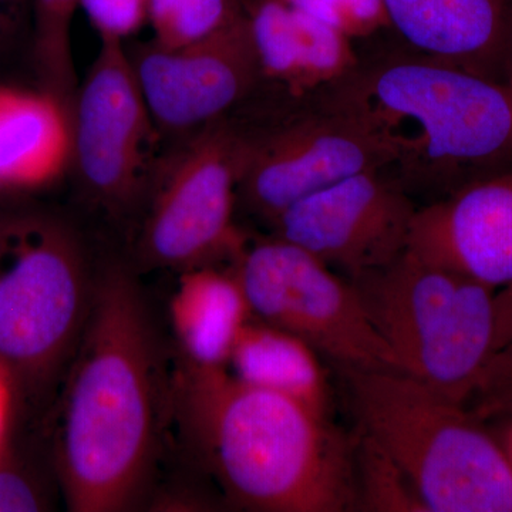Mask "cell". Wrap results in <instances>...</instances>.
I'll return each mask as SVG.
<instances>
[{
    "label": "cell",
    "mask_w": 512,
    "mask_h": 512,
    "mask_svg": "<svg viewBox=\"0 0 512 512\" xmlns=\"http://www.w3.org/2000/svg\"><path fill=\"white\" fill-rule=\"evenodd\" d=\"M157 348L133 272L110 265L96 278L63 393L56 464L70 511H128L143 498L163 397Z\"/></svg>",
    "instance_id": "cell-1"
},
{
    "label": "cell",
    "mask_w": 512,
    "mask_h": 512,
    "mask_svg": "<svg viewBox=\"0 0 512 512\" xmlns=\"http://www.w3.org/2000/svg\"><path fill=\"white\" fill-rule=\"evenodd\" d=\"M170 393L185 441L231 503L259 512L357 510L356 446L329 416L227 367L183 362Z\"/></svg>",
    "instance_id": "cell-2"
},
{
    "label": "cell",
    "mask_w": 512,
    "mask_h": 512,
    "mask_svg": "<svg viewBox=\"0 0 512 512\" xmlns=\"http://www.w3.org/2000/svg\"><path fill=\"white\" fill-rule=\"evenodd\" d=\"M382 151L404 190L450 194L512 170V80L497 82L414 53L363 63L319 94Z\"/></svg>",
    "instance_id": "cell-3"
},
{
    "label": "cell",
    "mask_w": 512,
    "mask_h": 512,
    "mask_svg": "<svg viewBox=\"0 0 512 512\" xmlns=\"http://www.w3.org/2000/svg\"><path fill=\"white\" fill-rule=\"evenodd\" d=\"M360 436L406 474L427 512H512V467L466 404L396 370L340 369Z\"/></svg>",
    "instance_id": "cell-4"
},
{
    "label": "cell",
    "mask_w": 512,
    "mask_h": 512,
    "mask_svg": "<svg viewBox=\"0 0 512 512\" xmlns=\"http://www.w3.org/2000/svg\"><path fill=\"white\" fill-rule=\"evenodd\" d=\"M96 278L77 229L53 215L0 220V365L45 389L69 369Z\"/></svg>",
    "instance_id": "cell-5"
},
{
    "label": "cell",
    "mask_w": 512,
    "mask_h": 512,
    "mask_svg": "<svg viewBox=\"0 0 512 512\" xmlns=\"http://www.w3.org/2000/svg\"><path fill=\"white\" fill-rule=\"evenodd\" d=\"M352 284L403 372L467 406L494 353L497 291L409 249Z\"/></svg>",
    "instance_id": "cell-6"
},
{
    "label": "cell",
    "mask_w": 512,
    "mask_h": 512,
    "mask_svg": "<svg viewBox=\"0 0 512 512\" xmlns=\"http://www.w3.org/2000/svg\"><path fill=\"white\" fill-rule=\"evenodd\" d=\"M242 156L244 126L231 116L165 146L138 231L141 264L183 272L241 255L248 244L235 222Z\"/></svg>",
    "instance_id": "cell-7"
},
{
    "label": "cell",
    "mask_w": 512,
    "mask_h": 512,
    "mask_svg": "<svg viewBox=\"0 0 512 512\" xmlns=\"http://www.w3.org/2000/svg\"><path fill=\"white\" fill-rule=\"evenodd\" d=\"M231 266L255 319L305 340L339 369L403 372L352 281L309 252L271 235L247 244Z\"/></svg>",
    "instance_id": "cell-8"
},
{
    "label": "cell",
    "mask_w": 512,
    "mask_h": 512,
    "mask_svg": "<svg viewBox=\"0 0 512 512\" xmlns=\"http://www.w3.org/2000/svg\"><path fill=\"white\" fill-rule=\"evenodd\" d=\"M163 144L126 43L101 40L72 110L70 174L84 200L116 220L143 211Z\"/></svg>",
    "instance_id": "cell-9"
},
{
    "label": "cell",
    "mask_w": 512,
    "mask_h": 512,
    "mask_svg": "<svg viewBox=\"0 0 512 512\" xmlns=\"http://www.w3.org/2000/svg\"><path fill=\"white\" fill-rule=\"evenodd\" d=\"M386 160L353 121L318 107L268 127L244 126L238 204L268 224L291 205Z\"/></svg>",
    "instance_id": "cell-10"
},
{
    "label": "cell",
    "mask_w": 512,
    "mask_h": 512,
    "mask_svg": "<svg viewBox=\"0 0 512 512\" xmlns=\"http://www.w3.org/2000/svg\"><path fill=\"white\" fill-rule=\"evenodd\" d=\"M416 212L393 177L367 170L291 205L271 222L272 235L355 281L406 251Z\"/></svg>",
    "instance_id": "cell-11"
},
{
    "label": "cell",
    "mask_w": 512,
    "mask_h": 512,
    "mask_svg": "<svg viewBox=\"0 0 512 512\" xmlns=\"http://www.w3.org/2000/svg\"><path fill=\"white\" fill-rule=\"evenodd\" d=\"M127 55L165 146L231 116L261 84L247 9L210 39L178 49L150 40Z\"/></svg>",
    "instance_id": "cell-12"
},
{
    "label": "cell",
    "mask_w": 512,
    "mask_h": 512,
    "mask_svg": "<svg viewBox=\"0 0 512 512\" xmlns=\"http://www.w3.org/2000/svg\"><path fill=\"white\" fill-rule=\"evenodd\" d=\"M407 249L495 291L512 284V170L417 208Z\"/></svg>",
    "instance_id": "cell-13"
},
{
    "label": "cell",
    "mask_w": 512,
    "mask_h": 512,
    "mask_svg": "<svg viewBox=\"0 0 512 512\" xmlns=\"http://www.w3.org/2000/svg\"><path fill=\"white\" fill-rule=\"evenodd\" d=\"M393 30L414 55L512 80V0H383Z\"/></svg>",
    "instance_id": "cell-14"
},
{
    "label": "cell",
    "mask_w": 512,
    "mask_h": 512,
    "mask_svg": "<svg viewBox=\"0 0 512 512\" xmlns=\"http://www.w3.org/2000/svg\"><path fill=\"white\" fill-rule=\"evenodd\" d=\"M244 2L261 83L302 99L322 94L359 67L353 40L322 20L285 0Z\"/></svg>",
    "instance_id": "cell-15"
},
{
    "label": "cell",
    "mask_w": 512,
    "mask_h": 512,
    "mask_svg": "<svg viewBox=\"0 0 512 512\" xmlns=\"http://www.w3.org/2000/svg\"><path fill=\"white\" fill-rule=\"evenodd\" d=\"M70 167L69 109L39 84H0V191L42 190Z\"/></svg>",
    "instance_id": "cell-16"
},
{
    "label": "cell",
    "mask_w": 512,
    "mask_h": 512,
    "mask_svg": "<svg viewBox=\"0 0 512 512\" xmlns=\"http://www.w3.org/2000/svg\"><path fill=\"white\" fill-rule=\"evenodd\" d=\"M251 318L247 295L232 266L181 272L170 302V319L184 362L228 367L239 333Z\"/></svg>",
    "instance_id": "cell-17"
},
{
    "label": "cell",
    "mask_w": 512,
    "mask_h": 512,
    "mask_svg": "<svg viewBox=\"0 0 512 512\" xmlns=\"http://www.w3.org/2000/svg\"><path fill=\"white\" fill-rule=\"evenodd\" d=\"M228 366L244 383L291 397L329 416L330 389L319 353L284 329L252 316L239 333Z\"/></svg>",
    "instance_id": "cell-18"
},
{
    "label": "cell",
    "mask_w": 512,
    "mask_h": 512,
    "mask_svg": "<svg viewBox=\"0 0 512 512\" xmlns=\"http://www.w3.org/2000/svg\"><path fill=\"white\" fill-rule=\"evenodd\" d=\"M32 57L37 84L73 110L79 80L74 67L72 29L80 0H30Z\"/></svg>",
    "instance_id": "cell-19"
},
{
    "label": "cell",
    "mask_w": 512,
    "mask_h": 512,
    "mask_svg": "<svg viewBox=\"0 0 512 512\" xmlns=\"http://www.w3.org/2000/svg\"><path fill=\"white\" fill-rule=\"evenodd\" d=\"M245 15L244 0H150L151 42L178 49L210 39Z\"/></svg>",
    "instance_id": "cell-20"
},
{
    "label": "cell",
    "mask_w": 512,
    "mask_h": 512,
    "mask_svg": "<svg viewBox=\"0 0 512 512\" xmlns=\"http://www.w3.org/2000/svg\"><path fill=\"white\" fill-rule=\"evenodd\" d=\"M355 461L359 510L427 512L406 474L376 444L360 434Z\"/></svg>",
    "instance_id": "cell-21"
},
{
    "label": "cell",
    "mask_w": 512,
    "mask_h": 512,
    "mask_svg": "<svg viewBox=\"0 0 512 512\" xmlns=\"http://www.w3.org/2000/svg\"><path fill=\"white\" fill-rule=\"evenodd\" d=\"M322 20L350 40L367 39L390 29L383 0H285Z\"/></svg>",
    "instance_id": "cell-22"
},
{
    "label": "cell",
    "mask_w": 512,
    "mask_h": 512,
    "mask_svg": "<svg viewBox=\"0 0 512 512\" xmlns=\"http://www.w3.org/2000/svg\"><path fill=\"white\" fill-rule=\"evenodd\" d=\"M467 404L483 421L512 414V342L495 350L488 359Z\"/></svg>",
    "instance_id": "cell-23"
},
{
    "label": "cell",
    "mask_w": 512,
    "mask_h": 512,
    "mask_svg": "<svg viewBox=\"0 0 512 512\" xmlns=\"http://www.w3.org/2000/svg\"><path fill=\"white\" fill-rule=\"evenodd\" d=\"M150 0H80V10L100 40L126 43L147 25Z\"/></svg>",
    "instance_id": "cell-24"
},
{
    "label": "cell",
    "mask_w": 512,
    "mask_h": 512,
    "mask_svg": "<svg viewBox=\"0 0 512 512\" xmlns=\"http://www.w3.org/2000/svg\"><path fill=\"white\" fill-rule=\"evenodd\" d=\"M45 495L36 481L10 456L0 450V512H35L46 508Z\"/></svg>",
    "instance_id": "cell-25"
},
{
    "label": "cell",
    "mask_w": 512,
    "mask_h": 512,
    "mask_svg": "<svg viewBox=\"0 0 512 512\" xmlns=\"http://www.w3.org/2000/svg\"><path fill=\"white\" fill-rule=\"evenodd\" d=\"M32 45L30 0H0V60Z\"/></svg>",
    "instance_id": "cell-26"
},
{
    "label": "cell",
    "mask_w": 512,
    "mask_h": 512,
    "mask_svg": "<svg viewBox=\"0 0 512 512\" xmlns=\"http://www.w3.org/2000/svg\"><path fill=\"white\" fill-rule=\"evenodd\" d=\"M494 352L512 342V284L494 296Z\"/></svg>",
    "instance_id": "cell-27"
},
{
    "label": "cell",
    "mask_w": 512,
    "mask_h": 512,
    "mask_svg": "<svg viewBox=\"0 0 512 512\" xmlns=\"http://www.w3.org/2000/svg\"><path fill=\"white\" fill-rule=\"evenodd\" d=\"M13 389H15V382H13L9 370L0 365V450L8 446Z\"/></svg>",
    "instance_id": "cell-28"
},
{
    "label": "cell",
    "mask_w": 512,
    "mask_h": 512,
    "mask_svg": "<svg viewBox=\"0 0 512 512\" xmlns=\"http://www.w3.org/2000/svg\"><path fill=\"white\" fill-rule=\"evenodd\" d=\"M504 420L505 424L503 433H501V437L498 440H500L501 447H503L505 456H507L512 467V414L504 417Z\"/></svg>",
    "instance_id": "cell-29"
}]
</instances>
